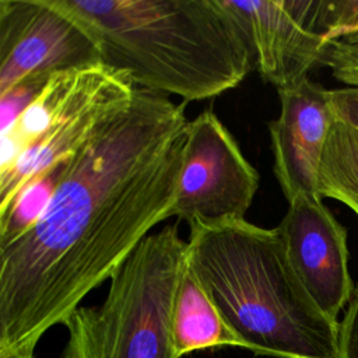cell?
I'll return each mask as SVG.
<instances>
[{"mask_svg":"<svg viewBox=\"0 0 358 358\" xmlns=\"http://www.w3.org/2000/svg\"><path fill=\"white\" fill-rule=\"evenodd\" d=\"M288 260L315 303L331 319L347 308L354 282L348 267L347 229L320 196L301 194L275 227Z\"/></svg>","mask_w":358,"mask_h":358,"instance_id":"obj_9","label":"cell"},{"mask_svg":"<svg viewBox=\"0 0 358 358\" xmlns=\"http://www.w3.org/2000/svg\"><path fill=\"white\" fill-rule=\"evenodd\" d=\"M241 29L263 81L277 91L309 77L329 48L336 1L218 0Z\"/></svg>","mask_w":358,"mask_h":358,"instance_id":"obj_6","label":"cell"},{"mask_svg":"<svg viewBox=\"0 0 358 358\" xmlns=\"http://www.w3.org/2000/svg\"><path fill=\"white\" fill-rule=\"evenodd\" d=\"M320 64L329 67L337 81L347 87H358V45L341 41L330 43Z\"/></svg>","mask_w":358,"mask_h":358,"instance_id":"obj_14","label":"cell"},{"mask_svg":"<svg viewBox=\"0 0 358 358\" xmlns=\"http://www.w3.org/2000/svg\"><path fill=\"white\" fill-rule=\"evenodd\" d=\"M185 106L137 88L63 162L41 214L0 245V345L35 348L169 218L189 123Z\"/></svg>","mask_w":358,"mask_h":358,"instance_id":"obj_1","label":"cell"},{"mask_svg":"<svg viewBox=\"0 0 358 358\" xmlns=\"http://www.w3.org/2000/svg\"><path fill=\"white\" fill-rule=\"evenodd\" d=\"M35 348L0 345V358H35Z\"/></svg>","mask_w":358,"mask_h":358,"instance_id":"obj_18","label":"cell"},{"mask_svg":"<svg viewBox=\"0 0 358 358\" xmlns=\"http://www.w3.org/2000/svg\"><path fill=\"white\" fill-rule=\"evenodd\" d=\"M102 63L90 32L52 0H0V95L31 77Z\"/></svg>","mask_w":358,"mask_h":358,"instance_id":"obj_8","label":"cell"},{"mask_svg":"<svg viewBox=\"0 0 358 358\" xmlns=\"http://www.w3.org/2000/svg\"><path fill=\"white\" fill-rule=\"evenodd\" d=\"M186 266L176 224L150 234L110 277L103 302L80 306L64 323L63 358H179L173 310Z\"/></svg>","mask_w":358,"mask_h":358,"instance_id":"obj_4","label":"cell"},{"mask_svg":"<svg viewBox=\"0 0 358 358\" xmlns=\"http://www.w3.org/2000/svg\"><path fill=\"white\" fill-rule=\"evenodd\" d=\"M319 194L345 204L358 217V130L334 120L319 165Z\"/></svg>","mask_w":358,"mask_h":358,"instance_id":"obj_12","label":"cell"},{"mask_svg":"<svg viewBox=\"0 0 358 358\" xmlns=\"http://www.w3.org/2000/svg\"><path fill=\"white\" fill-rule=\"evenodd\" d=\"M189 225L187 266L241 347L275 358H341L340 322L310 298L275 228L245 218Z\"/></svg>","mask_w":358,"mask_h":358,"instance_id":"obj_3","label":"cell"},{"mask_svg":"<svg viewBox=\"0 0 358 358\" xmlns=\"http://www.w3.org/2000/svg\"><path fill=\"white\" fill-rule=\"evenodd\" d=\"M126 73L94 63L50 76L3 133L0 217L32 182L69 159L136 94Z\"/></svg>","mask_w":358,"mask_h":358,"instance_id":"obj_5","label":"cell"},{"mask_svg":"<svg viewBox=\"0 0 358 358\" xmlns=\"http://www.w3.org/2000/svg\"><path fill=\"white\" fill-rule=\"evenodd\" d=\"M334 120L358 130V87L327 90Z\"/></svg>","mask_w":358,"mask_h":358,"instance_id":"obj_16","label":"cell"},{"mask_svg":"<svg viewBox=\"0 0 358 358\" xmlns=\"http://www.w3.org/2000/svg\"><path fill=\"white\" fill-rule=\"evenodd\" d=\"M94 38L101 60L136 88L185 102L238 87L249 46L218 0H52Z\"/></svg>","mask_w":358,"mask_h":358,"instance_id":"obj_2","label":"cell"},{"mask_svg":"<svg viewBox=\"0 0 358 358\" xmlns=\"http://www.w3.org/2000/svg\"><path fill=\"white\" fill-rule=\"evenodd\" d=\"M281 110L268 123L274 175L288 201L319 194V165L334 122L327 90L309 77L277 91Z\"/></svg>","mask_w":358,"mask_h":358,"instance_id":"obj_10","label":"cell"},{"mask_svg":"<svg viewBox=\"0 0 358 358\" xmlns=\"http://www.w3.org/2000/svg\"><path fill=\"white\" fill-rule=\"evenodd\" d=\"M259 180V172L225 124L206 110L187 123L178 196L169 218L189 224L245 218Z\"/></svg>","mask_w":358,"mask_h":358,"instance_id":"obj_7","label":"cell"},{"mask_svg":"<svg viewBox=\"0 0 358 358\" xmlns=\"http://www.w3.org/2000/svg\"><path fill=\"white\" fill-rule=\"evenodd\" d=\"M358 45V0H338L333 25L327 34L329 45L333 42Z\"/></svg>","mask_w":358,"mask_h":358,"instance_id":"obj_15","label":"cell"},{"mask_svg":"<svg viewBox=\"0 0 358 358\" xmlns=\"http://www.w3.org/2000/svg\"><path fill=\"white\" fill-rule=\"evenodd\" d=\"M50 77H31L0 95V133L6 131L35 99Z\"/></svg>","mask_w":358,"mask_h":358,"instance_id":"obj_13","label":"cell"},{"mask_svg":"<svg viewBox=\"0 0 358 358\" xmlns=\"http://www.w3.org/2000/svg\"><path fill=\"white\" fill-rule=\"evenodd\" d=\"M173 343L179 358L210 347H241L189 266L185 268L175 301Z\"/></svg>","mask_w":358,"mask_h":358,"instance_id":"obj_11","label":"cell"},{"mask_svg":"<svg viewBox=\"0 0 358 358\" xmlns=\"http://www.w3.org/2000/svg\"><path fill=\"white\" fill-rule=\"evenodd\" d=\"M340 357L358 358V282L340 322Z\"/></svg>","mask_w":358,"mask_h":358,"instance_id":"obj_17","label":"cell"}]
</instances>
